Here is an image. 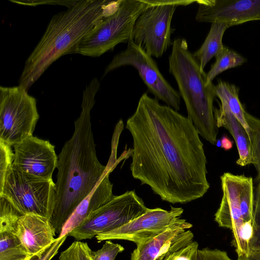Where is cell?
<instances>
[{"instance_id":"cell-11","label":"cell","mask_w":260,"mask_h":260,"mask_svg":"<svg viewBox=\"0 0 260 260\" xmlns=\"http://www.w3.org/2000/svg\"><path fill=\"white\" fill-rule=\"evenodd\" d=\"M183 209L171 206L170 210L160 208H148L144 214L127 224L109 232L98 234V242L111 240H123L136 245L158 235L180 218Z\"/></svg>"},{"instance_id":"cell-1","label":"cell","mask_w":260,"mask_h":260,"mask_svg":"<svg viewBox=\"0 0 260 260\" xmlns=\"http://www.w3.org/2000/svg\"><path fill=\"white\" fill-rule=\"evenodd\" d=\"M133 143L130 170L161 199L185 204L209 189L207 159L192 122L144 93L126 122Z\"/></svg>"},{"instance_id":"cell-15","label":"cell","mask_w":260,"mask_h":260,"mask_svg":"<svg viewBox=\"0 0 260 260\" xmlns=\"http://www.w3.org/2000/svg\"><path fill=\"white\" fill-rule=\"evenodd\" d=\"M55 234L47 218L29 214L19 218L15 235L32 256L50 246L56 240Z\"/></svg>"},{"instance_id":"cell-22","label":"cell","mask_w":260,"mask_h":260,"mask_svg":"<svg viewBox=\"0 0 260 260\" xmlns=\"http://www.w3.org/2000/svg\"><path fill=\"white\" fill-rule=\"evenodd\" d=\"M215 57V61L207 74V84L212 83L217 76L225 71L240 66L246 62L245 57L224 45Z\"/></svg>"},{"instance_id":"cell-31","label":"cell","mask_w":260,"mask_h":260,"mask_svg":"<svg viewBox=\"0 0 260 260\" xmlns=\"http://www.w3.org/2000/svg\"><path fill=\"white\" fill-rule=\"evenodd\" d=\"M253 226L254 233L250 247H260V188L257 186L254 201Z\"/></svg>"},{"instance_id":"cell-34","label":"cell","mask_w":260,"mask_h":260,"mask_svg":"<svg viewBox=\"0 0 260 260\" xmlns=\"http://www.w3.org/2000/svg\"><path fill=\"white\" fill-rule=\"evenodd\" d=\"M237 260H260V247H250L248 252L238 256Z\"/></svg>"},{"instance_id":"cell-18","label":"cell","mask_w":260,"mask_h":260,"mask_svg":"<svg viewBox=\"0 0 260 260\" xmlns=\"http://www.w3.org/2000/svg\"><path fill=\"white\" fill-rule=\"evenodd\" d=\"M192 225L180 218L163 232L151 240L137 245L131 253V260H156L162 249L180 234Z\"/></svg>"},{"instance_id":"cell-24","label":"cell","mask_w":260,"mask_h":260,"mask_svg":"<svg viewBox=\"0 0 260 260\" xmlns=\"http://www.w3.org/2000/svg\"><path fill=\"white\" fill-rule=\"evenodd\" d=\"M254 201L252 178L244 175L240 196V208L244 221H253Z\"/></svg>"},{"instance_id":"cell-26","label":"cell","mask_w":260,"mask_h":260,"mask_svg":"<svg viewBox=\"0 0 260 260\" xmlns=\"http://www.w3.org/2000/svg\"><path fill=\"white\" fill-rule=\"evenodd\" d=\"M245 116L251 132V145L252 164L257 172V179L260 180V119L246 111Z\"/></svg>"},{"instance_id":"cell-9","label":"cell","mask_w":260,"mask_h":260,"mask_svg":"<svg viewBox=\"0 0 260 260\" xmlns=\"http://www.w3.org/2000/svg\"><path fill=\"white\" fill-rule=\"evenodd\" d=\"M135 190L114 196L109 201L91 213L68 234L76 241L91 239L98 234L117 229L132 221L148 210Z\"/></svg>"},{"instance_id":"cell-4","label":"cell","mask_w":260,"mask_h":260,"mask_svg":"<svg viewBox=\"0 0 260 260\" xmlns=\"http://www.w3.org/2000/svg\"><path fill=\"white\" fill-rule=\"evenodd\" d=\"M169 71L174 77L187 112L199 135L215 144L218 127L214 114L215 85L207 84V74L189 50L185 39H176L169 57Z\"/></svg>"},{"instance_id":"cell-27","label":"cell","mask_w":260,"mask_h":260,"mask_svg":"<svg viewBox=\"0 0 260 260\" xmlns=\"http://www.w3.org/2000/svg\"><path fill=\"white\" fill-rule=\"evenodd\" d=\"M253 233L252 220L244 221L232 241V245L235 248L238 256L245 255L248 252Z\"/></svg>"},{"instance_id":"cell-2","label":"cell","mask_w":260,"mask_h":260,"mask_svg":"<svg viewBox=\"0 0 260 260\" xmlns=\"http://www.w3.org/2000/svg\"><path fill=\"white\" fill-rule=\"evenodd\" d=\"M100 87L96 77L86 85L74 133L58 156L55 203L48 220L58 236L76 208L92 192L108 169L96 156L90 119Z\"/></svg>"},{"instance_id":"cell-21","label":"cell","mask_w":260,"mask_h":260,"mask_svg":"<svg viewBox=\"0 0 260 260\" xmlns=\"http://www.w3.org/2000/svg\"><path fill=\"white\" fill-rule=\"evenodd\" d=\"M239 88L234 84L219 80L215 85V95L224 104L243 126L251 141V132L245 116V110L239 98Z\"/></svg>"},{"instance_id":"cell-13","label":"cell","mask_w":260,"mask_h":260,"mask_svg":"<svg viewBox=\"0 0 260 260\" xmlns=\"http://www.w3.org/2000/svg\"><path fill=\"white\" fill-rule=\"evenodd\" d=\"M196 3L198 22H223L230 27L260 20V0H200Z\"/></svg>"},{"instance_id":"cell-12","label":"cell","mask_w":260,"mask_h":260,"mask_svg":"<svg viewBox=\"0 0 260 260\" xmlns=\"http://www.w3.org/2000/svg\"><path fill=\"white\" fill-rule=\"evenodd\" d=\"M13 166L27 174L45 180H52L57 168L58 156L55 147L49 141L33 136L13 146Z\"/></svg>"},{"instance_id":"cell-36","label":"cell","mask_w":260,"mask_h":260,"mask_svg":"<svg viewBox=\"0 0 260 260\" xmlns=\"http://www.w3.org/2000/svg\"><path fill=\"white\" fill-rule=\"evenodd\" d=\"M257 186L260 188V180H258V182Z\"/></svg>"},{"instance_id":"cell-19","label":"cell","mask_w":260,"mask_h":260,"mask_svg":"<svg viewBox=\"0 0 260 260\" xmlns=\"http://www.w3.org/2000/svg\"><path fill=\"white\" fill-rule=\"evenodd\" d=\"M229 26L219 22L212 23L210 31L201 47L193 53L204 71L206 64L218 54L224 45L222 38Z\"/></svg>"},{"instance_id":"cell-14","label":"cell","mask_w":260,"mask_h":260,"mask_svg":"<svg viewBox=\"0 0 260 260\" xmlns=\"http://www.w3.org/2000/svg\"><path fill=\"white\" fill-rule=\"evenodd\" d=\"M244 175L224 173L221 177L222 196L214 215L218 226L230 229L235 237L244 222L240 208V196Z\"/></svg>"},{"instance_id":"cell-16","label":"cell","mask_w":260,"mask_h":260,"mask_svg":"<svg viewBox=\"0 0 260 260\" xmlns=\"http://www.w3.org/2000/svg\"><path fill=\"white\" fill-rule=\"evenodd\" d=\"M117 163V161L109 160L107 165L108 169L104 177L92 192L77 206L58 237L68 236L91 213L105 204L114 196L112 192L113 184L110 181L109 175Z\"/></svg>"},{"instance_id":"cell-28","label":"cell","mask_w":260,"mask_h":260,"mask_svg":"<svg viewBox=\"0 0 260 260\" xmlns=\"http://www.w3.org/2000/svg\"><path fill=\"white\" fill-rule=\"evenodd\" d=\"M92 251L87 243L75 240L60 253L58 260H92Z\"/></svg>"},{"instance_id":"cell-6","label":"cell","mask_w":260,"mask_h":260,"mask_svg":"<svg viewBox=\"0 0 260 260\" xmlns=\"http://www.w3.org/2000/svg\"><path fill=\"white\" fill-rule=\"evenodd\" d=\"M0 197L6 199L21 214L51 216L55 200V183L53 180L40 178L16 169L7 172L0 188Z\"/></svg>"},{"instance_id":"cell-20","label":"cell","mask_w":260,"mask_h":260,"mask_svg":"<svg viewBox=\"0 0 260 260\" xmlns=\"http://www.w3.org/2000/svg\"><path fill=\"white\" fill-rule=\"evenodd\" d=\"M193 234L190 230L178 235L161 251L156 260H191L198 243L193 241Z\"/></svg>"},{"instance_id":"cell-17","label":"cell","mask_w":260,"mask_h":260,"mask_svg":"<svg viewBox=\"0 0 260 260\" xmlns=\"http://www.w3.org/2000/svg\"><path fill=\"white\" fill-rule=\"evenodd\" d=\"M214 114L217 127L225 128L235 140L239 154L237 164L242 167L252 164L251 141L242 124L224 104L214 108Z\"/></svg>"},{"instance_id":"cell-8","label":"cell","mask_w":260,"mask_h":260,"mask_svg":"<svg viewBox=\"0 0 260 260\" xmlns=\"http://www.w3.org/2000/svg\"><path fill=\"white\" fill-rule=\"evenodd\" d=\"M149 4L134 25L131 40L140 45L152 57H160L172 45L171 21L178 6L196 1L146 0Z\"/></svg>"},{"instance_id":"cell-25","label":"cell","mask_w":260,"mask_h":260,"mask_svg":"<svg viewBox=\"0 0 260 260\" xmlns=\"http://www.w3.org/2000/svg\"><path fill=\"white\" fill-rule=\"evenodd\" d=\"M21 214L6 199L0 197V233L15 234Z\"/></svg>"},{"instance_id":"cell-7","label":"cell","mask_w":260,"mask_h":260,"mask_svg":"<svg viewBox=\"0 0 260 260\" xmlns=\"http://www.w3.org/2000/svg\"><path fill=\"white\" fill-rule=\"evenodd\" d=\"M39 118L36 100L26 89L0 87V141L13 146L32 136Z\"/></svg>"},{"instance_id":"cell-32","label":"cell","mask_w":260,"mask_h":260,"mask_svg":"<svg viewBox=\"0 0 260 260\" xmlns=\"http://www.w3.org/2000/svg\"><path fill=\"white\" fill-rule=\"evenodd\" d=\"M191 260H232L227 252L218 249L204 248L194 251Z\"/></svg>"},{"instance_id":"cell-10","label":"cell","mask_w":260,"mask_h":260,"mask_svg":"<svg viewBox=\"0 0 260 260\" xmlns=\"http://www.w3.org/2000/svg\"><path fill=\"white\" fill-rule=\"evenodd\" d=\"M126 48L116 54L105 68L103 77L122 66H131L139 76L155 98L165 102L176 111L180 110L181 96L166 80L159 71L157 63L139 45L132 40Z\"/></svg>"},{"instance_id":"cell-35","label":"cell","mask_w":260,"mask_h":260,"mask_svg":"<svg viewBox=\"0 0 260 260\" xmlns=\"http://www.w3.org/2000/svg\"><path fill=\"white\" fill-rule=\"evenodd\" d=\"M220 147L225 150L231 149L233 147V142L226 137H222L220 140Z\"/></svg>"},{"instance_id":"cell-29","label":"cell","mask_w":260,"mask_h":260,"mask_svg":"<svg viewBox=\"0 0 260 260\" xmlns=\"http://www.w3.org/2000/svg\"><path fill=\"white\" fill-rule=\"evenodd\" d=\"M11 147L0 141V188L4 183L7 172L13 165L14 152Z\"/></svg>"},{"instance_id":"cell-5","label":"cell","mask_w":260,"mask_h":260,"mask_svg":"<svg viewBox=\"0 0 260 260\" xmlns=\"http://www.w3.org/2000/svg\"><path fill=\"white\" fill-rule=\"evenodd\" d=\"M149 6L146 0H121L117 10L85 36L71 53L99 57L119 43H128L137 19Z\"/></svg>"},{"instance_id":"cell-33","label":"cell","mask_w":260,"mask_h":260,"mask_svg":"<svg viewBox=\"0 0 260 260\" xmlns=\"http://www.w3.org/2000/svg\"><path fill=\"white\" fill-rule=\"evenodd\" d=\"M68 236L57 237L55 242L42 252L34 255L28 260H51L63 244Z\"/></svg>"},{"instance_id":"cell-30","label":"cell","mask_w":260,"mask_h":260,"mask_svg":"<svg viewBox=\"0 0 260 260\" xmlns=\"http://www.w3.org/2000/svg\"><path fill=\"white\" fill-rule=\"evenodd\" d=\"M124 250V248L120 244L106 240L101 249L92 251V260H114L117 254Z\"/></svg>"},{"instance_id":"cell-3","label":"cell","mask_w":260,"mask_h":260,"mask_svg":"<svg viewBox=\"0 0 260 260\" xmlns=\"http://www.w3.org/2000/svg\"><path fill=\"white\" fill-rule=\"evenodd\" d=\"M121 0H81L50 19L39 42L27 57L19 85L28 89L56 60L73 49Z\"/></svg>"},{"instance_id":"cell-23","label":"cell","mask_w":260,"mask_h":260,"mask_svg":"<svg viewBox=\"0 0 260 260\" xmlns=\"http://www.w3.org/2000/svg\"><path fill=\"white\" fill-rule=\"evenodd\" d=\"M31 257L14 234L0 233V260H28Z\"/></svg>"}]
</instances>
